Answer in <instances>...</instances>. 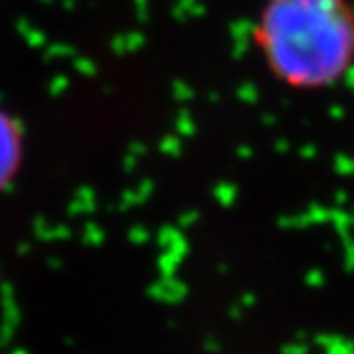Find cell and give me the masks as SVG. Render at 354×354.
I'll return each mask as SVG.
<instances>
[{"label":"cell","mask_w":354,"mask_h":354,"mask_svg":"<svg viewBox=\"0 0 354 354\" xmlns=\"http://www.w3.org/2000/svg\"><path fill=\"white\" fill-rule=\"evenodd\" d=\"M252 43L284 87L329 89L354 68V5L352 0H266Z\"/></svg>","instance_id":"obj_1"},{"label":"cell","mask_w":354,"mask_h":354,"mask_svg":"<svg viewBox=\"0 0 354 354\" xmlns=\"http://www.w3.org/2000/svg\"><path fill=\"white\" fill-rule=\"evenodd\" d=\"M24 155V134L15 117L0 109V191L17 174Z\"/></svg>","instance_id":"obj_2"}]
</instances>
